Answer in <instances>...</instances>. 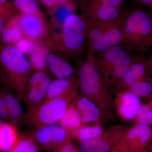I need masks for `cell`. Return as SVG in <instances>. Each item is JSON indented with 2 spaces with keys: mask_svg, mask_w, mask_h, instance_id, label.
<instances>
[{
  "mask_svg": "<svg viewBox=\"0 0 152 152\" xmlns=\"http://www.w3.org/2000/svg\"><path fill=\"white\" fill-rule=\"evenodd\" d=\"M77 79L82 94L98 106L103 120L115 121L114 99L99 70L95 55L88 52L80 63Z\"/></svg>",
  "mask_w": 152,
  "mask_h": 152,
  "instance_id": "cell-1",
  "label": "cell"
},
{
  "mask_svg": "<svg viewBox=\"0 0 152 152\" xmlns=\"http://www.w3.org/2000/svg\"><path fill=\"white\" fill-rule=\"evenodd\" d=\"M89 27L82 15H71L66 18L61 27L51 26L48 48L65 59L78 58L88 45Z\"/></svg>",
  "mask_w": 152,
  "mask_h": 152,
  "instance_id": "cell-2",
  "label": "cell"
},
{
  "mask_svg": "<svg viewBox=\"0 0 152 152\" xmlns=\"http://www.w3.org/2000/svg\"><path fill=\"white\" fill-rule=\"evenodd\" d=\"M33 71L29 60L15 46H0V82L10 87L22 101Z\"/></svg>",
  "mask_w": 152,
  "mask_h": 152,
  "instance_id": "cell-3",
  "label": "cell"
},
{
  "mask_svg": "<svg viewBox=\"0 0 152 152\" xmlns=\"http://www.w3.org/2000/svg\"><path fill=\"white\" fill-rule=\"evenodd\" d=\"M122 46L127 50L143 55L152 47L151 16L141 9H136L124 19Z\"/></svg>",
  "mask_w": 152,
  "mask_h": 152,
  "instance_id": "cell-4",
  "label": "cell"
},
{
  "mask_svg": "<svg viewBox=\"0 0 152 152\" xmlns=\"http://www.w3.org/2000/svg\"><path fill=\"white\" fill-rule=\"evenodd\" d=\"M78 81L68 93L61 96L45 99L37 106L27 110L24 122L37 129L58 123L78 95Z\"/></svg>",
  "mask_w": 152,
  "mask_h": 152,
  "instance_id": "cell-5",
  "label": "cell"
},
{
  "mask_svg": "<svg viewBox=\"0 0 152 152\" xmlns=\"http://www.w3.org/2000/svg\"><path fill=\"white\" fill-rule=\"evenodd\" d=\"M95 57L101 76L110 90L126 75L134 58L122 46L113 47Z\"/></svg>",
  "mask_w": 152,
  "mask_h": 152,
  "instance_id": "cell-6",
  "label": "cell"
},
{
  "mask_svg": "<svg viewBox=\"0 0 152 152\" xmlns=\"http://www.w3.org/2000/svg\"><path fill=\"white\" fill-rule=\"evenodd\" d=\"M14 17L24 39L48 47L51 35V26L45 16L18 13L15 14Z\"/></svg>",
  "mask_w": 152,
  "mask_h": 152,
  "instance_id": "cell-7",
  "label": "cell"
},
{
  "mask_svg": "<svg viewBox=\"0 0 152 152\" xmlns=\"http://www.w3.org/2000/svg\"><path fill=\"white\" fill-rule=\"evenodd\" d=\"M39 149L53 151L56 148L72 138L71 133L59 124H53L35 129L31 134Z\"/></svg>",
  "mask_w": 152,
  "mask_h": 152,
  "instance_id": "cell-8",
  "label": "cell"
},
{
  "mask_svg": "<svg viewBox=\"0 0 152 152\" xmlns=\"http://www.w3.org/2000/svg\"><path fill=\"white\" fill-rule=\"evenodd\" d=\"M129 127L113 125L95 138L79 142V147L82 152H108L116 145Z\"/></svg>",
  "mask_w": 152,
  "mask_h": 152,
  "instance_id": "cell-9",
  "label": "cell"
},
{
  "mask_svg": "<svg viewBox=\"0 0 152 152\" xmlns=\"http://www.w3.org/2000/svg\"><path fill=\"white\" fill-rule=\"evenodd\" d=\"M152 140L151 126L135 124L126 131L116 145L125 152H137L146 150Z\"/></svg>",
  "mask_w": 152,
  "mask_h": 152,
  "instance_id": "cell-10",
  "label": "cell"
},
{
  "mask_svg": "<svg viewBox=\"0 0 152 152\" xmlns=\"http://www.w3.org/2000/svg\"><path fill=\"white\" fill-rule=\"evenodd\" d=\"M81 15L90 26L122 18L121 9L90 0H81Z\"/></svg>",
  "mask_w": 152,
  "mask_h": 152,
  "instance_id": "cell-11",
  "label": "cell"
},
{
  "mask_svg": "<svg viewBox=\"0 0 152 152\" xmlns=\"http://www.w3.org/2000/svg\"><path fill=\"white\" fill-rule=\"evenodd\" d=\"M124 37V19L122 18L113 26L88 45V52L95 55L113 47L122 46Z\"/></svg>",
  "mask_w": 152,
  "mask_h": 152,
  "instance_id": "cell-12",
  "label": "cell"
},
{
  "mask_svg": "<svg viewBox=\"0 0 152 152\" xmlns=\"http://www.w3.org/2000/svg\"><path fill=\"white\" fill-rule=\"evenodd\" d=\"M115 110L124 121H133L141 106L138 96L124 90L116 93L114 99Z\"/></svg>",
  "mask_w": 152,
  "mask_h": 152,
  "instance_id": "cell-13",
  "label": "cell"
},
{
  "mask_svg": "<svg viewBox=\"0 0 152 152\" xmlns=\"http://www.w3.org/2000/svg\"><path fill=\"white\" fill-rule=\"evenodd\" d=\"M148 75L151 74L148 58L143 55L134 56L132 64L128 72L113 90L115 93L126 90L134 83Z\"/></svg>",
  "mask_w": 152,
  "mask_h": 152,
  "instance_id": "cell-14",
  "label": "cell"
},
{
  "mask_svg": "<svg viewBox=\"0 0 152 152\" xmlns=\"http://www.w3.org/2000/svg\"><path fill=\"white\" fill-rule=\"evenodd\" d=\"M4 96L8 113L9 123L15 126H19L24 122L25 113L20 102V99L12 90L7 85L0 82Z\"/></svg>",
  "mask_w": 152,
  "mask_h": 152,
  "instance_id": "cell-15",
  "label": "cell"
},
{
  "mask_svg": "<svg viewBox=\"0 0 152 152\" xmlns=\"http://www.w3.org/2000/svg\"><path fill=\"white\" fill-rule=\"evenodd\" d=\"M76 107L82 116L83 124L89 123H102V115L98 106L83 94L78 95L75 100Z\"/></svg>",
  "mask_w": 152,
  "mask_h": 152,
  "instance_id": "cell-16",
  "label": "cell"
},
{
  "mask_svg": "<svg viewBox=\"0 0 152 152\" xmlns=\"http://www.w3.org/2000/svg\"><path fill=\"white\" fill-rule=\"evenodd\" d=\"M46 64L56 78H68L75 75V70L72 66L64 58L54 52L47 55Z\"/></svg>",
  "mask_w": 152,
  "mask_h": 152,
  "instance_id": "cell-17",
  "label": "cell"
},
{
  "mask_svg": "<svg viewBox=\"0 0 152 152\" xmlns=\"http://www.w3.org/2000/svg\"><path fill=\"white\" fill-rule=\"evenodd\" d=\"M78 82L75 75L65 79L52 80L49 84L45 99H50L61 96L69 92Z\"/></svg>",
  "mask_w": 152,
  "mask_h": 152,
  "instance_id": "cell-18",
  "label": "cell"
},
{
  "mask_svg": "<svg viewBox=\"0 0 152 152\" xmlns=\"http://www.w3.org/2000/svg\"><path fill=\"white\" fill-rule=\"evenodd\" d=\"M77 7L75 1L62 4L48 11L50 18V25L52 27H61L67 17L76 14Z\"/></svg>",
  "mask_w": 152,
  "mask_h": 152,
  "instance_id": "cell-19",
  "label": "cell"
},
{
  "mask_svg": "<svg viewBox=\"0 0 152 152\" xmlns=\"http://www.w3.org/2000/svg\"><path fill=\"white\" fill-rule=\"evenodd\" d=\"M52 80L50 77L43 83L27 91L23 101L27 107L28 110L37 106L45 99L49 84Z\"/></svg>",
  "mask_w": 152,
  "mask_h": 152,
  "instance_id": "cell-20",
  "label": "cell"
},
{
  "mask_svg": "<svg viewBox=\"0 0 152 152\" xmlns=\"http://www.w3.org/2000/svg\"><path fill=\"white\" fill-rule=\"evenodd\" d=\"M23 39V33L13 15L7 20L3 30L0 38L3 44L2 45H14Z\"/></svg>",
  "mask_w": 152,
  "mask_h": 152,
  "instance_id": "cell-21",
  "label": "cell"
},
{
  "mask_svg": "<svg viewBox=\"0 0 152 152\" xmlns=\"http://www.w3.org/2000/svg\"><path fill=\"white\" fill-rule=\"evenodd\" d=\"M17 127L4 122L0 127V151L8 152L18 138Z\"/></svg>",
  "mask_w": 152,
  "mask_h": 152,
  "instance_id": "cell-22",
  "label": "cell"
},
{
  "mask_svg": "<svg viewBox=\"0 0 152 152\" xmlns=\"http://www.w3.org/2000/svg\"><path fill=\"white\" fill-rule=\"evenodd\" d=\"M75 100L58 122L60 125L68 130L70 132L78 129L83 125L81 115L76 107Z\"/></svg>",
  "mask_w": 152,
  "mask_h": 152,
  "instance_id": "cell-23",
  "label": "cell"
},
{
  "mask_svg": "<svg viewBox=\"0 0 152 152\" xmlns=\"http://www.w3.org/2000/svg\"><path fill=\"white\" fill-rule=\"evenodd\" d=\"M104 131L102 123L99 122L92 126L83 125L70 133L72 139L81 142L95 138L100 135Z\"/></svg>",
  "mask_w": 152,
  "mask_h": 152,
  "instance_id": "cell-24",
  "label": "cell"
},
{
  "mask_svg": "<svg viewBox=\"0 0 152 152\" xmlns=\"http://www.w3.org/2000/svg\"><path fill=\"white\" fill-rule=\"evenodd\" d=\"M151 75H148L135 82L126 90L139 98L152 97V76Z\"/></svg>",
  "mask_w": 152,
  "mask_h": 152,
  "instance_id": "cell-25",
  "label": "cell"
},
{
  "mask_svg": "<svg viewBox=\"0 0 152 152\" xmlns=\"http://www.w3.org/2000/svg\"><path fill=\"white\" fill-rule=\"evenodd\" d=\"M39 150L31 134H23L8 152H39Z\"/></svg>",
  "mask_w": 152,
  "mask_h": 152,
  "instance_id": "cell-26",
  "label": "cell"
},
{
  "mask_svg": "<svg viewBox=\"0 0 152 152\" xmlns=\"http://www.w3.org/2000/svg\"><path fill=\"white\" fill-rule=\"evenodd\" d=\"M16 10L19 13L45 16L37 0H13Z\"/></svg>",
  "mask_w": 152,
  "mask_h": 152,
  "instance_id": "cell-27",
  "label": "cell"
},
{
  "mask_svg": "<svg viewBox=\"0 0 152 152\" xmlns=\"http://www.w3.org/2000/svg\"><path fill=\"white\" fill-rule=\"evenodd\" d=\"M133 121L134 124H140L150 126L152 124V99L147 103L141 105Z\"/></svg>",
  "mask_w": 152,
  "mask_h": 152,
  "instance_id": "cell-28",
  "label": "cell"
},
{
  "mask_svg": "<svg viewBox=\"0 0 152 152\" xmlns=\"http://www.w3.org/2000/svg\"><path fill=\"white\" fill-rule=\"evenodd\" d=\"M50 77V76L47 69L34 70L28 82L27 91L43 83Z\"/></svg>",
  "mask_w": 152,
  "mask_h": 152,
  "instance_id": "cell-29",
  "label": "cell"
},
{
  "mask_svg": "<svg viewBox=\"0 0 152 152\" xmlns=\"http://www.w3.org/2000/svg\"><path fill=\"white\" fill-rule=\"evenodd\" d=\"M16 9L9 0H0V16L9 18L15 14Z\"/></svg>",
  "mask_w": 152,
  "mask_h": 152,
  "instance_id": "cell-30",
  "label": "cell"
},
{
  "mask_svg": "<svg viewBox=\"0 0 152 152\" xmlns=\"http://www.w3.org/2000/svg\"><path fill=\"white\" fill-rule=\"evenodd\" d=\"M53 152H82L80 147L74 143L72 138L61 144Z\"/></svg>",
  "mask_w": 152,
  "mask_h": 152,
  "instance_id": "cell-31",
  "label": "cell"
},
{
  "mask_svg": "<svg viewBox=\"0 0 152 152\" xmlns=\"http://www.w3.org/2000/svg\"><path fill=\"white\" fill-rule=\"evenodd\" d=\"M0 116L3 120L9 123V117L7 104L0 83Z\"/></svg>",
  "mask_w": 152,
  "mask_h": 152,
  "instance_id": "cell-32",
  "label": "cell"
},
{
  "mask_svg": "<svg viewBox=\"0 0 152 152\" xmlns=\"http://www.w3.org/2000/svg\"><path fill=\"white\" fill-rule=\"evenodd\" d=\"M39 1L46 9L47 11H48L59 5L75 1L76 0H39Z\"/></svg>",
  "mask_w": 152,
  "mask_h": 152,
  "instance_id": "cell-33",
  "label": "cell"
},
{
  "mask_svg": "<svg viewBox=\"0 0 152 152\" xmlns=\"http://www.w3.org/2000/svg\"><path fill=\"white\" fill-rule=\"evenodd\" d=\"M94 2L108 5L120 9H122L124 0H90Z\"/></svg>",
  "mask_w": 152,
  "mask_h": 152,
  "instance_id": "cell-34",
  "label": "cell"
},
{
  "mask_svg": "<svg viewBox=\"0 0 152 152\" xmlns=\"http://www.w3.org/2000/svg\"><path fill=\"white\" fill-rule=\"evenodd\" d=\"M8 19L5 17L0 16V38H1L3 30L5 26L7 20Z\"/></svg>",
  "mask_w": 152,
  "mask_h": 152,
  "instance_id": "cell-35",
  "label": "cell"
},
{
  "mask_svg": "<svg viewBox=\"0 0 152 152\" xmlns=\"http://www.w3.org/2000/svg\"><path fill=\"white\" fill-rule=\"evenodd\" d=\"M143 5L151 9L152 11V0H137Z\"/></svg>",
  "mask_w": 152,
  "mask_h": 152,
  "instance_id": "cell-36",
  "label": "cell"
},
{
  "mask_svg": "<svg viewBox=\"0 0 152 152\" xmlns=\"http://www.w3.org/2000/svg\"><path fill=\"white\" fill-rule=\"evenodd\" d=\"M108 152H125L120 147H118V146L115 145V147L111 150L110 151Z\"/></svg>",
  "mask_w": 152,
  "mask_h": 152,
  "instance_id": "cell-37",
  "label": "cell"
},
{
  "mask_svg": "<svg viewBox=\"0 0 152 152\" xmlns=\"http://www.w3.org/2000/svg\"><path fill=\"white\" fill-rule=\"evenodd\" d=\"M148 152H152V143L149 146V150H148Z\"/></svg>",
  "mask_w": 152,
  "mask_h": 152,
  "instance_id": "cell-38",
  "label": "cell"
},
{
  "mask_svg": "<svg viewBox=\"0 0 152 152\" xmlns=\"http://www.w3.org/2000/svg\"><path fill=\"white\" fill-rule=\"evenodd\" d=\"M3 122H4V121H3V120L2 119V118L0 116V127H1V126Z\"/></svg>",
  "mask_w": 152,
  "mask_h": 152,
  "instance_id": "cell-39",
  "label": "cell"
},
{
  "mask_svg": "<svg viewBox=\"0 0 152 152\" xmlns=\"http://www.w3.org/2000/svg\"><path fill=\"white\" fill-rule=\"evenodd\" d=\"M148 152V150H147L146 149V150H144V151H139V152Z\"/></svg>",
  "mask_w": 152,
  "mask_h": 152,
  "instance_id": "cell-40",
  "label": "cell"
},
{
  "mask_svg": "<svg viewBox=\"0 0 152 152\" xmlns=\"http://www.w3.org/2000/svg\"><path fill=\"white\" fill-rule=\"evenodd\" d=\"M151 18H152V16H151Z\"/></svg>",
  "mask_w": 152,
  "mask_h": 152,
  "instance_id": "cell-41",
  "label": "cell"
}]
</instances>
